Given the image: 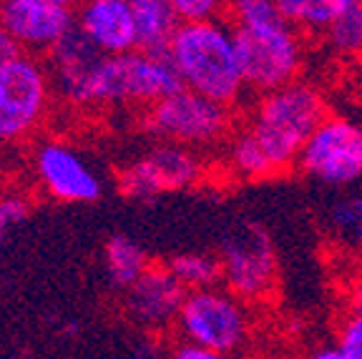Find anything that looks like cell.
<instances>
[{"instance_id": "6da1fadb", "label": "cell", "mask_w": 362, "mask_h": 359, "mask_svg": "<svg viewBox=\"0 0 362 359\" xmlns=\"http://www.w3.org/2000/svg\"><path fill=\"white\" fill-rule=\"evenodd\" d=\"M232 33L244 86L267 95L297 83L305 63L300 30L274 0H239L232 6Z\"/></svg>"}, {"instance_id": "7a4b0ae2", "label": "cell", "mask_w": 362, "mask_h": 359, "mask_svg": "<svg viewBox=\"0 0 362 359\" xmlns=\"http://www.w3.org/2000/svg\"><path fill=\"white\" fill-rule=\"evenodd\" d=\"M169 61L184 88L221 106H232L247 88L232 25L224 20L181 23L169 45Z\"/></svg>"}, {"instance_id": "3957f363", "label": "cell", "mask_w": 362, "mask_h": 359, "mask_svg": "<svg viewBox=\"0 0 362 359\" xmlns=\"http://www.w3.org/2000/svg\"><path fill=\"white\" fill-rule=\"evenodd\" d=\"M327 116L325 95L312 83L297 81L262 95L249 121V131L267 151L274 171H287L297 166L302 148Z\"/></svg>"}, {"instance_id": "277c9868", "label": "cell", "mask_w": 362, "mask_h": 359, "mask_svg": "<svg viewBox=\"0 0 362 359\" xmlns=\"http://www.w3.org/2000/svg\"><path fill=\"white\" fill-rule=\"evenodd\" d=\"M184 90L169 56H106L93 81V106H156Z\"/></svg>"}, {"instance_id": "5b68a950", "label": "cell", "mask_w": 362, "mask_h": 359, "mask_svg": "<svg viewBox=\"0 0 362 359\" xmlns=\"http://www.w3.org/2000/svg\"><path fill=\"white\" fill-rule=\"evenodd\" d=\"M184 342L199 344L211 352L229 354L249 339V312L242 299L226 289H202L189 292L176 319Z\"/></svg>"}, {"instance_id": "8992f818", "label": "cell", "mask_w": 362, "mask_h": 359, "mask_svg": "<svg viewBox=\"0 0 362 359\" xmlns=\"http://www.w3.org/2000/svg\"><path fill=\"white\" fill-rule=\"evenodd\" d=\"M144 126L169 143H179L187 148H206L226 139L232 129V111L229 106H221L184 88L148 108Z\"/></svg>"}, {"instance_id": "52a82bcc", "label": "cell", "mask_w": 362, "mask_h": 359, "mask_svg": "<svg viewBox=\"0 0 362 359\" xmlns=\"http://www.w3.org/2000/svg\"><path fill=\"white\" fill-rule=\"evenodd\" d=\"M221 281L242 302L267 299L279 276L274 244L264 226L247 221L221 244Z\"/></svg>"}, {"instance_id": "ba28073f", "label": "cell", "mask_w": 362, "mask_h": 359, "mask_svg": "<svg viewBox=\"0 0 362 359\" xmlns=\"http://www.w3.org/2000/svg\"><path fill=\"white\" fill-rule=\"evenodd\" d=\"M300 171L329 189H345L362 176V126L329 113L302 148Z\"/></svg>"}, {"instance_id": "9c48e42d", "label": "cell", "mask_w": 362, "mask_h": 359, "mask_svg": "<svg viewBox=\"0 0 362 359\" xmlns=\"http://www.w3.org/2000/svg\"><path fill=\"white\" fill-rule=\"evenodd\" d=\"M51 76L38 61L18 56L0 66V143H11L33 131L45 116Z\"/></svg>"}, {"instance_id": "30bf717a", "label": "cell", "mask_w": 362, "mask_h": 359, "mask_svg": "<svg viewBox=\"0 0 362 359\" xmlns=\"http://www.w3.org/2000/svg\"><path fill=\"white\" fill-rule=\"evenodd\" d=\"M202 158L194 153V148L164 141L121 171L119 189L131 201L146 204L161 191L189 189L202 179Z\"/></svg>"}, {"instance_id": "8fae6325", "label": "cell", "mask_w": 362, "mask_h": 359, "mask_svg": "<svg viewBox=\"0 0 362 359\" xmlns=\"http://www.w3.org/2000/svg\"><path fill=\"white\" fill-rule=\"evenodd\" d=\"M0 25L18 48L53 51L78 20L66 0H6L0 3Z\"/></svg>"}, {"instance_id": "7c38bea8", "label": "cell", "mask_w": 362, "mask_h": 359, "mask_svg": "<svg viewBox=\"0 0 362 359\" xmlns=\"http://www.w3.org/2000/svg\"><path fill=\"white\" fill-rule=\"evenodd\" d=\"M35 174L43 189L58 201L93 204L103 196V184L96 171L66 143H43L35 151Z\"/></svg>"}, {"instance_id": "4fadbf2b", "label": "cell", "mask_w": 362, "mask_h": 359, "mask_svg": "<svg viewBox=\"0 0 362 359\" xmlns=\"http://www.w3.org/2000/svg\"><path fill=\"white\" fill-rule=\"evenodd\" d=\"M189 292L166 266H151L131 289H126L124 312L141 329L158 331L174 324Z\"/></svg>"}, {"instance_id": "5bb4252c", "label": "cell", "mask_w": 362, "mask_h": 359, "mask_svg": "<svg viewBox=\"0 0 362 359\" xmlns=\"http://www.w3.org/2000/svg\"><path fill=\"white\" fill-rule=\"evenodd\" d=\"M103 53L76 25L51 51V83L74 106H93V81Z\"/></svg>"}, {"instance_id": "9a60e30c", "label": "cell", "mask_w": 362, "mask_h": 359, "mask_svg": "<svg viewBox=\"0 0 362 359\" xmlns=\"http://www.w3.org/2000/svg\"><path fill=\"white\" fill-rule=\"evenodd\" d=\"M78 28L103 56H124L136 51L131 0H90L78 13Z\"/></svg>"}, {"instance_id": "2e32d148", "label": "cell", "mask_w": 362, "mask_h": 359, "mask_svg": "<svg viewBox=\"0 0 362 359\" xmlns=\"http://www.w3.org/2000/svg\"><path fill=\"white\" fill-rule=\"evenodd\" d=\"M136 20V51L148 56H169V45L181 23L171 0H131Z\"/></svg>"}, {"instance_id": "e0dca14e", "label": "cell", "mask_w": 362, "mask_h": 359, "mask_svg": "<svg viewBox=\"0 0 362 359\" xmlns=\"http://www.w3.org/2000/svg\"><path fill=\"white\" fill-rule=\"evenodd\" d=\"M103 257H106L108 279L119 289H131L136 281L151 269L146 252L126 234H113L106 242Z\"/></svg>"}, {"instance_id": "ac0fdd59", "label": "cell", "mask_w": 362, "mask_h": 359, "mask_svg": "<svg viewBox=\"0 0 362 359\" xmlns=\"http://www.w3.org/2000/svg\"><path fill=\"white\" fill-rule=\"evenodd\" d=\"M325 43L334 56L350 58L362 53V0H334V18Z\"/></svg>"}, {"instance_id": "d6986e66", "label": "cell", "mask_w": 362, "mask_h": 359, "mask_svg": "<svg viewBox=\"0 0 362 359\" xmlns=\"http://www.w3.org/2000/svg\"><path fill=\"white\" fill-rule=\"evenodd\" d=\"M226 161H229V169H232L239 179L259 181V179H269L272 174H277L274 166H272L269 156H267V151L262 148L257 136L249 129L239 131V134H234L232 139H229Z\"/></svg>"}, {"instance_id": "ffe728a7", "label": "cell", "mask_w": 362, "mask_h": 359, "mask_svg": "<svg viewBox=\"0 0 362 359\" xmlns=\"http://www.w3.org/2000/svg\"><path fill=\"white\" fill-rule=\"evenodd\" d=\"M164 266L179 279V284L187 292L214 289L221 281V259L214 257V254H204V252L176 254Z\"/></svg>"}, {"instance_id": "44dd1931", "label": "cell", "mask_w": 362, "mask_h": 359, "mask_svg": "<svg viewBox=\"0 0 362 359\" xmlns=\"http://www.w3.org/2000/svg\"><path fill=\"white\" fill-rule=\"evenodd\" d=\"M284 20L297 30L307 33H327L334 18V0H277Z\"/></svg>"}, {"instance_id": "7402d4cb", "label": "cell", "mask_w": 362, "mask_h": 359, "mask_svg": "<svg viewBox=\"0 0 362 359\" xmlns=\"http://www.w3.org/2000/svg\"><path fill=\"white\" fill-rule=\"evenodd\" d=\"M327 221L332 234L342 244L362 247V196H342L329 206Z\"/></svg>"}, {"instance_id": "603a6c76", "label": "cell", "mask_w": 362, "mask_h": 359, "mask_svg": "<svg viewBox=\"0 0 362 359\" xmlns=\"http://www.w3.org/2000/svg\"><path fill=\"white\" fill-rule=\"evenodd\" d=\"M179 23H206L216 20V13L221 11V6L216 0H171Z\"/></svg>"}, {"instance_id": "cb8c5ba5", "label": "cell", "mask_w": 362, "mask_h": 359, "mask_svg": "<svg viewBox=\"0 0 362 359\" xmlns=\"http://www.w3.org/2000/svg\"><path fill=\"white\" fill-rule=\"evenodd\" d=\"M30 206L25 201V196L21 194H6V196H0V234H6L11 231L13 226L23 224V221L28 219Z\"/></svg>"}, {"instance_id": "d4e9b609", "label": "cell", "mask_w": 362, "mask_h": 359, "mask_svg": "<svg viewBox=\"0 0 362 359\" xmlns=\"http://www.w3.org/2000/svg\"><path fill=\"white\" fill-rule=\"evenodd\" d=\"M339 349L347 359H362V314H347L339 324Z\"/></svg>"}, {"instance_id": "484cf974", "label": "cell", "mask_w": 362, "mask_h": 359, "mask_svg": "<svg viewBox=\"0 0 362 359\" xmlns=\"http://www.w3.org/2000/svg\"><path fill=\"white\" fill-rule=\"evenodd\" d=\"M169 359H226V354L211 352V349L199 347V344H192V342H179L171 349Z\"/></svg>"}, {"instance_id": "4316f807", "label": "cell", "mask_w": 362, "mask_h": 359, "mask_svg": "<svg viewBox=\"0 0 362 359\" xmlns=\"http://www.w3.org/2000/svg\"><path fill=\"white\" fill-rule=\"evenodd\" d=\"M21 56V48H18V43L16 40L8 35V30L0 25V66L3 63H8V61H13V58H18Z\"/></svg>"}, {"instance_id": "83f0119b", "label": "cell", "mask_w": 362, "mask_h": 359, "mask_svg": "<svg viewBox=\"0 0 362 359\" xmlns=\"http://www.w3.org/2000/svg\"><path fill=\"white\" fill-rule=\"evenodd\" d=\"M347 307L350 314H362V276H357L347 289Z\"/></svg>"}, {"instance_id": "f1b7e54d", "label": "cell", "mask_w": 362, "mask_h": 359, "mask_svg": "<svg viewBox=\"0 0 362 359\" xmlns=\"http://www.w3.org/2000/svg\"><path fill=\"white\" fill-rule=\"evenodd\" d=\"M307 359H347V357H345V352L339 349V344H325V347L312 349Z\"/></svg>"}, {"instance_id": "f546056e", "label": "cell", "mask_w": 362, "mask_h": 359, "mask_svg": "<svg viewBox=\"0 0 362 359\" xmlns=\"http://www.w3.org/2000/svg\"><path fill=\"white\" fill-rule=\"evenodd\" d=\"M360 58H362V53H360Z\"/></svg>"}]
</instances>
